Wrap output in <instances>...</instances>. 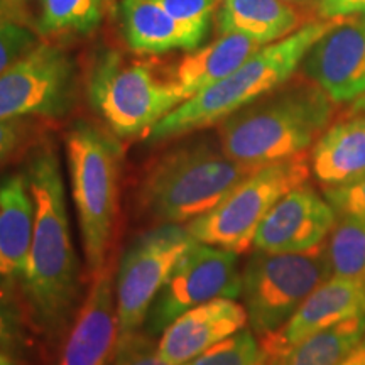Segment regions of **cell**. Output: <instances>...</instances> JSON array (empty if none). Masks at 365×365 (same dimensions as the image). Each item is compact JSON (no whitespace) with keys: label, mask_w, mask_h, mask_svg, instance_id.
Returning a JSON list of instances; mask_svg holds the SVG:
<instances>
[{"label":"cell","mask_w":365,"mask_h":365,"mask_svg":"<svg viewBox=\"0 0 365 365\" xmlns=\"http://www.w3.org/2000/svg\"><path fill=\"white\" fill-rule=\"evenodd\" d=\"M34 202V228L21 289L36 322L48 333L66 328L78 299V261L73 245L59 156L43 143L26 166Z\"/></svg>","instance_id":"cell-1"},{"label":"cell","mask_w":365,"mask_h":365,"mask_svg":"<svg viewBox=\"0 0 365 365\" xmlns=\"http://www.w3.org/2000/svg\"><path fill=\"white\" fill-rule=\"evenodd\" d=\"M335 103L303 73L223 118L217 137L223 153L261 168L307 153L331 124Z\"/></svg>","instance_id":"cell-2"},{"label":"cell","mask_w":365,"mask_h":365,"mask_svg":"<svg viewBox=\"0 0 365 365\" xmlns=\"http://www.w3.org/2000/svg\"><path fill=\"white\" fill-rule=\"evenodd\" d=\"M335 21H309L287 38L262 46L227 78L178 105L150 129L145 137L148 143H166L218 125L239 108L286 83L299 71L309 48L335 24Z\"/></svg>","instance_id":"cell-3"},{"label":"cell","mask_w":365,"mask_h":365,"mask_svg":"<svg viewBox=\"0 0 365 365\" xmlns=\"http://www.w3.org/2000/svg\"><path fill=\"white\" fill-rule=\"evenodd\" d=\"M255 170L228 158L218 140H186L150 164L137 190V207L159 223H190Z\"/></svg>","instance_id":"cell-4"},{"label":"cell","mask_w":365,"mask_h":365,"mask_svg":"<svg viewBox=\"0 0 365 365\" xmlns=\"http://www.w3.org/2000/svg\"><path fill=\"white\" fill-rule=\"evenodd\" d=\"M120 137L78 120L65 135L71 200L75 205L85 261L91 272L107 264L120 198L124 148Z\"/></svg>","instance_id":"cell-5"},{"label":"cell","mask_w":365,"mask_h":365,"mask_svg":"<svg viewBox=\"0 0 365 365\" xmlns=\"http://www.w3.org/2000/svg\"><path fill=\"white\" fill-rule=\"evenodd\" d=\"M86 97L107 129L120 139L148 137L158 122L185 100L168 73L117 49L95 54L86 76Z\"/></svg>","instance_id":"cell-6"},{"label":"cell","mask_w":365,"mask_h":365,"mask_svg":"<svg viewBox=\"0 0 365 365\" xmlns=\"http://www.w3.org/2000/svg\"><path fill=\"white\" fill-rule=\"evenodd\" d=\"M331 277L327 242L307 252L255 250L242 269L244 308L259 339L281 330L319 284Z\"/></svg>","instance_id":"cell-7"},{"label":"cell","mask_w":365,"mask_h":365,"mask_svg":"<svg viewBox=\"0 0 365 365\" xmlns=\"http://www.w3.org/2000/svg\"><path fill=\"white\" fill-rule=\"evenodd\" d=\"M312 164L307 153L257 168L215 208L186 228L196 242L232 252H245L271 208L296 186L308 182Z\"/></svg>","instance_id":"cell-8"},{"label":"cell","mask_w":365,"mask_h":365,"mask_svg":"<svg viewBox=\"0 0 365 365\" xmlns=\"http://www.w3.org/2000/svg\"><path fill=\"white\" fill-rule=\"evenodd\" d=\"M195 244L196 240L186 227L161 223L140 234L129 245L115 277L120 344L140 331L164 282Z\"/></svg>","instance_id":"cell-9"},{"label":"cell","mask_w":365,"mask_h":365,"mask_svg":"<svg viewBox=\"0 0 365 365\" xmlns=\"http://www.w3.org/2000/svg\"><path fill=\"white\" fill-rule=\"evenodd\" d=\"M242 291L239 254L196 242L180 259L149 309L144 327L161 335L188 309L215 299H237Z\"/></svg>","instance_id":"cell-10"},{"label":"cell","mask_w":365,"mask_h":365,"mask_svg":"<svg viewBox=\"0 0 365 365\" xmlns=\"http://www.w3.org/2000/svg\"><path fill=\"white\" fill-rule=\"evenodd\" d=\"M75 91L73 59L59 46L41 43L0 73V120L63 117L70 112Z\"/></svg>","instance_id":"cell-11"},{"label":"cell","mask_w":365,"mask_h":365,"mask_svg":"<svg viewBox=\"0 0 365 365\" xmlns=\"http://www.w3.org/2000/svg\"><path fill=\"white\" fill-rule=\"evenodd\" d=\"M335 105L365 93V14L336 19L314 43L299 66Z\"/></svg>","instance_id":"cell-12"},{"label":"cell","mask_w":365,"mask_h":365,"mask_svg":"<svg viewBox=\"0 0 365 365\" xmlns=\"http://www.w3.org/2000/svg\"><path fill=\"white\" fill-rule=\"evenodd\" d=\"M336 218L325 195L304 182L274 205L255 232L252 245L271 254L307 252L325 244Z\"/></svg>","instance_id":"cell-13"},{"label":"cell","mask_w":365,"mask_h":365,"mask_svg":"<svg viewBox=\"0 0 365 365\" xmlns=\"http://www.w3.org/2000/svg\"><path fill=\"white\" fill-rule=\"evenodd\" d=\"M120 346L112 267L93 272L88 294L68 331L58 365H113Z\"/></svg>","instance_id":"cell-14"},{"label":"cell","mask_w":365,"mask_h":365,"mask_svg":"<svg viewBox=\"0 0 365 365\" xmlns=\"http://www.w3.org/2000/svg\"><path fill=\"white\" fill-rule=\"evenodd\" d=\"M365 314V281L331 276L319 284L281 330L262 336L266 354L298 344L307 336L345 319Z\"/></svg>","instance_id":"cell-15"},{"label":"cell","mask_w":365,"mask_h":365,"mask_svg":"<svg viewBox=\"0 0 365 365\" xmlns=\"http://www.w3.org/2000/svg\"><path fill=\"white\" fill-rule=\"evenodd\" d=\"M249 323L244 304L215 299L178 317L159 335L158 352L171 365H185Z\"/></svg>","instance_id":"cell-16"},{"label":"cell","mask_w":365,"mask_h":365,"mask_svg":"<svg viewBox=\"0 0 365 365\" xmlns=\"http://www.w3.org/2000/svg\"><path fill=\"white\" fill-rule=\"evenodd\" d=\"M34 228V202L26 171L0 180V293L21 286Z\"/></svg>","instance_id":"cell-17"},{"label":"cell","mask_w":365,"mask_h":365,"mask_svg":"<svg viewBox=\"0 0 365 365\" xmlns=\"http://www.w3.org/2000/svg\"><path fill=\"white\" fill-rule=\"evenodd\" d=\"M312 175L323 188L344 186L365 176V112H346L314 143Z\"/></svg>","instance_id":"cell-18"},{"label":"cell","mask_w":365,"mask_h":365,"mask_svg":"<svg viewBox=\"0 0 365 365\" xmlns=\"http://www.w3.org/2000/svg\"><path fill=\"white\" fill-rule=\"evenodd\" d=\"M261 48L262 44L247 36L220 34L210 44L185 54L173 70L166 71L168 78L186 102L227 78Z\"/></svg>","instance_id":"cell-19"},{"label":"cell","mask_w":365,"mask_h":365,"mask_svg":"<svg viewBox=\"0 0 365 365\" xmlns=\"http://www.w3.org/2000/svg\"><path fill=\"white\" fill-rule=\"evenodd\" d=\"M308 16L284 0H222L215 12L217 34H242L267 46L298 31Z\"/></svg>","instance_id":"cell-20"},{"label":"cell","mask_w":365,"mask_h":365,"mask_svg":"<svg viewBox=\"0 0 365 365\" xmlns=\"http://www.w3.org/2000/svg\"><path fill=\"white\" fill-rule=\"evenodd\" d=\"M120 24L125 43L134 53L163 54L185 49L193 51L202 38L159 6L156 0H122Z\"/></svg>","instance_id":"cell-21"},{"label":"cell","mask_w":365,"mask_h":365,"mask_svg":"<svg viewBox=\"0 0 365 365\" xmlns=\"http://www.w3.org/2000/svg\"><path fill=\"white\" fill-rule=\"evenodd\" d=\"M365 336V314L323 328L267 355V365H340Z\"/></svg>","instance_id":"cell-22"},{"label":"cell","mask_w":365,"mask_h":365,"mask_svg":"<svg viewBox=\"0 0 365 365\" xmlns=\"http://www.w3.org/2000/svg\"><path fill=\"white\" fill-rule=\"evenodd\" d=\"M336 223L327 239L331 276L365 281V220L336 215Z\"/></svg>","instance_id":"cell-23"},{"label":"cell","mask_w":365,"mask_h":365,"mask_svg":"<svg viewBox=\"0 0 365 365\" xmlns=\"http://www.w3.org/2000/svg\"><path fill=\"white\" fill-rule=\"evenodd\" d=\"M105 0H43L38 21L43 38L88 34L100 24Z\"/></svg>","instance_id":"cell-24"},{"label":"cell","mask_w":365,"mask_h":365,"mask_svg":"<svg viewBox=\"0 0 365 365\" xmlns=\"http://www.w3.org/2000/svg\"><path fill=\"white\" fill-rule=\"evenodd\" d=\"M41 39L38 22L27 16L22 2L0 0V73L38 48Z\"/></svg>","instance_id":"cell-25"},{"label":"cell","mask_w":365,"mask_h":365,"mask_svg":"<svg viewBox=\"0 0 365 365\" xmlns=\"http://www.w3.org/2000/svg\"><path fill=\"white\" fill-rule=\"evenodd\" d=\"M185 365H267V355L255 333L242 328Z\"/></svg>","instance_id":"cell-26"},{"label":"cell","mask_w":365,"mask_h":365,"mask_svg":"<svg viewBox=\"0 0 365 365\" xmlns=\"http://www.w3.org/2000/svg\"><path fill=\"white\" fill-rule=\"evenodd\" d=\"M164 11L191 33L205 39L215 19L218 0H156Z\"/></svg>","instance_id":"cell-27"},{"label":"cell","mask_w":365,"mask_h":365,"mask_svg":"<svg viewBox=\"0 0 365 365\" xmlns=\"http://www.w3.org/2000/svg\"><path fill=\"white\" fill-rule=\"evenodd\" d=\"M36 117L0 120V166L27 148L38 134Z\"/></svg>","instance_id":"cell-28"},{"label":"cell","mask_w":365,"mask_h":365,"mask_svg":"<svg viewBox=\"0 0 365 365\" xmlns=\"http://www.w3.org/2000/svg\"><path fill=\"white\" fill-rule=\"evenodd\" d=\"M323 195L336 212V215L365 220V176L359 181L349 182V185L323 188Z\"/></svg>","instance_id":"cell-29"},{"label":"cell","mask_w":365,"mask_h":365,"mask_svg":"<svg viewBox=\"0 0 365 365\" xmlns=\"http://www.w3.org/2000/svg\"><path fill=\"white\" fill-rule=\"evenodd\" d=\"M113 365H171L163 360L158 352V345L150 340L148 333L137 331L118 346V354Z\"/></svg>","instance_id":"cell-30"},{"label":"cell","mask_w":365,"mask_h":365,"mask_svg":"<svg viewBox=\"0 0 365 365\" xmlns=\"http://www.w3.org/2000/svg\"><path fill=\"white\" fill-rule=\"evenodd\" d=\"M24 340L19 314L14 312L7 296L0 293V349L14 355L24 346Z\"/></svg>","instance_id":"cell-31"},{"label":"cell","mask_w":365,"mask_h":365,"mask_svg":"<svg viewBox=\"0 0 365 365\" xmlns=\"http://www.w3.org/2000/svg\"><path fill=\"white\" fill-rule=\"evenodd\" d=\"M317 19L333 21L365 14V0H317Z\"/></svg>","instance_id":"cell-32"},{"label":"cell","mask_w":365,"mask_h":365,"mask_svg":"<svg viewBox=\"0 0 365 365\" xmlns=\"http://www.w3.org/2000/svg\"><path fill=\"white\" fill-rule=\"evenodd\" d=\"M340 365H365V336L359 341V345L344 359Z\"/></svg>","instance_id":"cell-33"},{"label":"cell","mask_w":365,"mask_h":365,"mask_svg":"<svg viewBox=\"0 0 365 365\" xmlns=\"http://www.w3.org/2000/svg\"><path fill=\"white\" fill-rule=\"evenodd\" d=\"M284 2H287L289 6H293L304 12L309 6H313V9H314V2H317V0H284Z\"/></svg>","instance_id":"cell-34"},{"label":"cell","mask_w":365,"mask_h":365,"mask_svg":"<svg viewBox=\"0 0 365 365\" xmlns=\"http://www.w3.org/2000/svg\"><path fill=\"white\" fill-rule=\"evenodd\" d=\"M350 113H355V112H365V93L360 95V97L355 100V102L350 103V108H349Z\"/></svg>","instance_id":"cell-35"},{"label":"cell","mask_w":365,"mask_h":365,"mask_svg":"<svg viewBox=\"0 0 365 365\" xmlns=\"http://www.w3.org/2000/svg\"><path fill=\"white\" fill-rule=\"evenodd\" d=\"M0 365H17L14 360V355L6 352L4 349H0Z\"/></svg>","instance_id":"cell-36"},{"label":"cell","mask_w":365,"mask_h":365,"mask_svg":"<svg viewBox=\"0 0 365 365\" xmlns=\"http://www.w3.org/2000/svg\"><path fill=\"white\" fill-rule=\"evenodd\" d=\"M17 2H24V0H17Z\"/></svg>","instance_id":"cell-37"},{"label":"cell","mask_w":365,"mask_h":365,"mask_svg":"<svg viewBox=\"0 0 365 365\" xmlns=\"http://www.w3.org/2000/svg\"><path fill=\"white\" fill-rule=\"evenodd\" d=\"M105 2H110V0H105Z\"/></svg>","instance_id":"cell-38"},{"label":"cell","mask_w":365,"mask_h":365,"mask_svg":"<svg viewBox=\"0 0 365 365\" xmlns=\"http://www.w3.org/2000/svg\"><path fill=\"white\" fill-rule=\"evenodd\" d=\"M218 2H222V0H218Z\"/></svg>","instance_id":"cell-39"}]
</instances>
